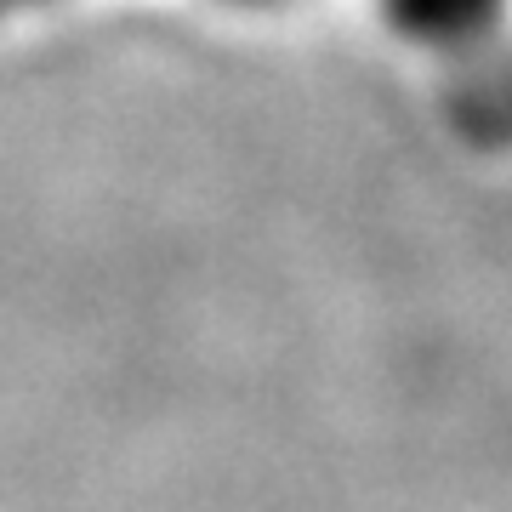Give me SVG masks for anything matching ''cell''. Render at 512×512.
Here are the masks:
<instances>
[{"label": "cell", "instance_id": "6da1fadb", "mask_svg": "<svg viewBox=\"0 0 512 512\" xmlns=\"http://www.w3.org/2000/svg\"><path fill=\"white\" fill-rule=\"evenodd\" d=\"M239 6H262V0H239Z\"/></svg>", "mask_w": 512, "mask_h": 512}]
</instances>
